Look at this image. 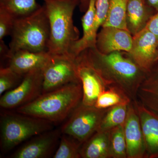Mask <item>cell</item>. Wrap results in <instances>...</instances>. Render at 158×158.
<instances>
[{
    "instance_id": "6da1fadb",
    "label": "cell",
    "mask_w": 158,
    "mask_h": 158,
    "mask_svg": "<svg viewBox=\"0 0 158 158\" xmlns=\"http://www.w3.org/2000/svg\"><path fill=\"white\" fill-rule=\"evenodd\" d=\"M83 52L107 88L113 87L121 90L132 101L137 100L138 89L147 73L127 52H115L104 54L100 52L96 47L87 49Z\"/></svg>"
},
{
    "instance_id": "7a4b0ae2",
    "label": "cell",
    "mask_w": 158,
    "mask_h": 158,
    "mask_svg": "<svg viewBox=\"0 0 158 158\" xmlns=\"http://www.w3.org/2000/svg\"><path fill=\"white\" fill-rule=\"evenodd\" d=\"M81 82L42 93L27 104L16 109L17 113L44 119L52 123L63 121L81 103Z\"/></svg>"
},
{
    "instance_id": "3957f363",
    "label": "cell",
    "mask_w": 158,
    "mask_h": 158,
    "mask_svg": "<svg viewBox=\"0 0 158 158\" xmlns=\"http://www.w3.org/2000/svg\"><path fill=\"white\" fill-rule=\"evenodd\" d=\"M43 1L49 23L48 52L51 56L72 55L71 48L80 38V32L73 20L78 0Z\"/></svg>"
},
{
    "instance_id": "277c9868",
    "label": "cell",
    "mask_w": 158,
    "mask_h": 158,
    "mask_svg": "<svg viewBox=\"0 0 158 158\" xmlns=\"http://www.w3.org/2000/svg\"><path fill=\"white\" fill-rule=\"evenodd\" d=\"M10 36L11 52L20 50L48 52L50 27L44 6L29 15L15 19Z\"/></svg>"
},
{
    "instance_id": "5b68a950",
    "label": "cell",
    "mask_w": 158,
    "mask_h": 158,
    "mask_svg": "<svg viewBox=\"0 0 158 158\" xmlns=\"http://www.w3.org/2000/svg\"><path fill=\"white\" fill-rule=\"evenodd\" d=\"M52 123L21 113L2 114L0 121V146L6 152L34 136L52 129Z\"/></svg>"
},
{
    "instance_id": "8992f818",
    "label": "cell",
    "mask_w": 158,
    "mask_h": 158,
    "mask_svg": "<svg viewBox=\"0 0 158 158\" xmlns=\"http://www.w3.org/2000/svg\"><path fill=\"white\" fill-rule=\"evenodd\" d=\"M107 109L101 110L81 103L62 126L61 133L83 144L97 131Z\"/></svg>"
},
{
    "instance_id": "52a82bcc",
    "label": "cell",
    "mask_w": 158,
    "mask_h": 158,
    "mask_svg": "<svg viewBox=\"0 0 158 158\" xmlns=\"http://www.w3.org/2000/svg\"><path fill=\"white\" fill-rule=\"evenodd\" d=\"M76 57L72 55L51 56L43 69L42 93L71 83L81 82L78 75Z\"/></svg>"
},
{
    "instance_id": "ba28073f",
    "label": "cell",
    "mask_w": 158,
    "mask_h": 158,
    "mask_svg": "<svg viewBox=\"0 0 158 158\" xmlns=\"http://www.w3.org/2000/svg\"><path fill=\"white\" fill-rule=\"evenodd\" d=\"M43 83V69L26 74L18 86L1 95V108L6 110L17 109L33 101L42 94Z\"/></svg>"
},
{
    "instance_id": "9c48e42d",
    "label": "cell",
    "mask_w": 158,
    "mask_h": 158,
    "mask_svg": "<svg viewBox=\"0 0 158 158\" xmlns=\"http://www.w3.org/2000/svg\"><path fill=\"white\" fill-rule=\"evenodd\" d=\"M128 56L146 73L158 64V38L146 28L133 36L132 45Z\"/></svg>"
},
{
    "instance_id": "30bf717a",
    "label": "cell",
    "mask_w": 158,
    "mask_h": 158,
    "mask_svg": "<svg viewBox=\"0 0 158 158\" xmlns=\"http://www.w3.org/2000/svg\"><path fill=\"white\" fill-rule=\"evenodd\" d=\"M78 75L81 83L82 104L94 106L98 98L107 88L103 80L88 62L83 52L76 57Z\"/></svg>"
},
{
    "instance_id": "8fae6325",
    "label": "cell",
    "mask_w": 158,
    "mask_h": 158,
    "mask_svg": "<svg viewBox=\"0 0 158 158\" xmlns=\"http://www.w3.org/2000/svg\"><path fill=\"white\" fill-rule=\"evenodd\" d=\"M61 134V131L52 129L34 136L16 151L11 157H49L56 146Z\"/></svg>"
},
{
    "instance_id": "7c38bea8",
    "label": "cell",
    "mask_w": 158,
    "mask_h": 158,
    "mask_svg": "<svg viewBox=\"0 0 158 158\" xmlns=\"http://www.w3.org/2000/svg\"><path fill=\"white\" fill-rule=\"evenodd\" d=\"M123 127L127 147V158H145L144 136L140 118L133 101L129 105L127 117Z\"/></svg>"
},
{
    "instance_id": "4fadbf2b",
    "label": "cell",
    "mask_w": 158,
    "mask_h": 158,
    "mask_svg": "<svg viewBox=\"0 0 158 158\" xmlns=\"http://www.w3.org/2000/svg\"><path fill=\"white\" fill-rule=\"evenodd\" d=\"M133 36L127 30L113 27H102L97 34L95 47L102 53L115 52H129L132 45Z\"/></svg>"
},
{
    "instance_id": "5bb4252c",
    "label": "cell",
    "mask_w": 158,
    "mask_h": 158,
    "mask_svg": "<svg viewBox=\"0 0 158 158\" xmlns=\"http://www.w3.org/2000/svg\"><path fill=\"white\" fill-rule=\"evenodd\" d=\"M134 102L140 118L147 158H158V115L141 104Z\"/></svg>"
},
{
    "instance_id": "9a60e30c",
    "label": "cell",
    "mask_w": 158,
    "mask_h": 158,
    "mask_svg": "<svg viewBox=\"0 0 158 158\" xmlns=\"http://www.w3.org/2000/svg\"><path fill=\"white\" fill-rule=\"evenodd\" d=\"M51 58L48 52H36L20 50L11 52L6 66L24 76L32 71L43 69Z\"/></svg>"
},
{
    "instance_id": "2e32d148",
    "label": "cell",
    "mask_w": 158,
    "mask_h": 158,
    "mask_svg": "<svg viewBox=\"0 0 158 158\" xmlns=\"http://www.w3.org/2000/svg\"><path fill=\"white\" fill-rule=\"evenodd\" d=\"M156 12L148 0H129L126 14L128 31L135 36L146 27Z\"/></svg>"
},
{
    "instance_id": "e0dca14e",
    "label": "cell",
    "mask_w": 158,
    "mask_h": 158,
    "mask_svg": "<svg viewBox=\"0 0 158 158\" xmlns=\"http://www.w3.org/2000/svg\"><path fill=\"white\" fill-rule=\"evenodd\" d=\"M96 0H90L88 10L82 18L83 36L73 44L70 48V54L74 56L87 49L96 47L97 33L94 28Z\"/></svg>"
},
{
    "instance_id": "ac0fdd59",
    "label": "cell",
    "mask_w": 158,
    "mask_h": 158,
    "mask_svg": "<svg viewBox=\"0 0 158 158\" xmlns=\"http://www.w3.org/2000/svg\"><path fill=\"white\" fill-rule=\"evenodd\" d=\"M110 131H97L83 143L81 158H111Z\"/></svg>"
},
{
    "instance_id": "d6986e66",
    "label": "cell",
    "mask_w": 158,
    "mask_h": 158,
    "mask_svg": "<svg viewBox=\"0 0 158 158\" xmlns=\"http://www.w3.org/2000/svg\"><path fill=\"white\" fill-rule=\"evenodd\" d=\"M136 100L158 115V64L147 73L138 89Z\"/></svg>"
},
{
    "instance_id": "ffe728a7",
    "label": "cell",
    "mask_w": 158,
    "mask_h": 158,
    "mask_svg": "<svg viewBox=\"0 0 158 158\" xmlns=\"http://www.w3.org/2000/svg\"><path fill=\"white\" fill-rule=\"evenodd\" d=\"M128 2L129 0H109L107 15L102 27H113L128 31L126 14Z\"/></svg>"
},
{
    "instance_id": "44dd1931",
    "label": "cell",
    "mask_w": 158,
    "mask_h": 158,
    "mask_svg": "<svg viewBox=\"0 0 158 158\" xmlns=\"http://www.w3.org/2000/svg\"><path fill=\"white\" fill-rule=\"evenodd\" d=\"M41 6L36 0H0V9L7 11L14 19L29 15Z\"/></svg>"
},
{
    "instance_id": "7402d4cb",
    "label": "cell",
    "mask_w": 158,
    "mask_h": 158,
    "mask_svg": "<svg viewBox=\"0 0 158 158\" xmlns=\"http://www.w3.org/2000/svg\"><path fill=\"white\" fill-rule=\"evenodd\" d=\"M129 105H117L108 108L97 131H110L116 127L124 125Z\"/></svg>"
},
{
    "instance_id": "603a6c76",
    "label": "cell",
    "mask_w": 158,
    "mask_h": 158,
    "mask_svg": "<svg viewBox=\"0 0 158 158\" xmlns=\"http://www.w3.org/2000/svg\"><path fill=\"white\" fill-rule=\"evenodd\" d=\"M132 100L125 94L117 88L109 87L98 98L94 106L104 110L119 105H129Z\"/></svg>"
},
{
    "instance_id": "cb8c5ba5",
    "label": "cell",
    "mask_w": 158,
    "mask_h": 158,
    "mask_svg": "<svg viewBox=\"0 0 158 158\" xmlns=\"http://www.w3.org/2000/svg\"><path fill=\"white\" fill-rule=\"evenodd\" d=\"M123 125L118 126L110 131L111 158H127V147Z\"/></svg>"
},
{
    "instance_id": "d4e9b609",
    "label": "cell",
    "mask_w": 158,
    "mask_h": 158,
    "mask_svg": "<svg viewBox=\"0 0 158 158\" xmlns=\"http://www.w3.org/2000/svg\"><path fill=\"white\" fill-rule=\"evenodd\" d=\"M80 144L67 135L63 134L60 138L59 147L54 154V158H80Z\"/></svg>"
},
{
    "instance_id": "484cf974",
    "label": "cell",
    "mask_w": 158,
    "mask_h": 158,
    "mask_svg": "<svg viewBox=\"0 0 158 158\" xmlns=\"http://www.w3.org/2000/svg\"><path fill=\"white\" fill-rule=\"evenodd\" d=\"M24 76L15 72L8 66L0 68V95L12 90L19 85Z\"/></svg>"
},
{
    "instance_id": "4316f807",
    "label": "cell",
    "mask_w": 158,
    "mask_h": 158,
    "mask_svg": "<svg viewBox=\"0 0 158 158\" xmlns=\"http://www.w3.org/2000/svg\"><path fill=\"white\" fill-rule=\"evenodd\" d=\"M14 19L7 11L0 9V40L6 36L11 35Z\"/></svg>"
},
{
    "instance_id": "83f0119b",
    "label": "cell",
    "mask_w": 158,
    "mask_h": 158,
    "mask_svg": "<svg viewBox=\"0 0 158 158\" xmlns=\"http://www.w3.org/2000/svg\"><path fill=\"white\" fill-rule=\"evenodd\" d=\"M109 0H96L95 3V14L94 28L95 32L98 31L100 27L102 26L107 15L109 9Z\"/></svg>"
},
{
    "instance_id": "f1b7e54d",
    "label": "cell",
    "mask_w": 158,
    "mask_h": 158,
    "mask_svg": "<svg viewBox=\"0 0 158 158\" xmlns=\"http://www.w3.org/2000/svg\"><path fill=\"white\" fill-rule=\"evenodd\" d=\"M11 52L10 48L5 43L3 40H0V56L1 60L8 61L10 56Z\"/></svg>"
},
{
    "instance_id": "f546056e",
    "label": "cell",
    "mask_w": 158,
    "mask_h": 158,
    "mask_svg": "<svg viewBox=\"0 0 158 158\" xmlns=\"http://www.w3.org/2000/svg\"><path fill=\"white\" fill-rule=\"evenodd\" d=\"M145 28L155 34L158 38V11L150 20Z\"/></svg>"
},
{
    "instance_id": "4dcf8cb0",
    "label": "cell",
    "mask_w": 158,
    "mask_h": 158,
    "mask_svg": "<svg viewBox=\"0 0 158 158\" xmlns=\"http://www.w3.org/2000/svg\"><path fill=\"white\" fill-rule=\"evenodd\" d=\"M79 2V8L80 11L82 12H85L88 10L90 0H78Z\"/></svg>"
},
{
    "instance_id": "1f68e13d",
    "label": "cell",
    "mask_w": 158,
    "mask_h": 158,
    "mask_svg": "<svg viewBox=\"0 0 158 158\" xmlns=\"http://www.w3.org/2000/svg\"><path fill=\"white\" fill-rule=\"evenodd\" d=\"M148 2L157 12L158 11V0H148Z\"/></svg>"
}]
</instances>
